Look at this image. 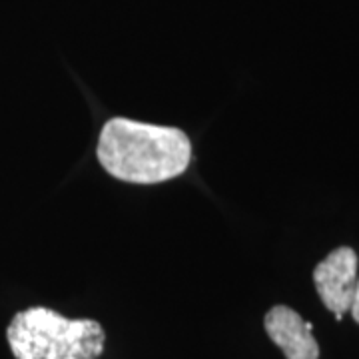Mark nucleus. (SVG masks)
Listing matches in <instances>:
<instances>
[{"instance_id": "f257e3e1", "label": "nucleus", "mask_w": 359, "mask_h": 359, "mask_svg": "<svg viewBox=\"0 0 359 359\" xmlns=\"http://www.w3.org/2000/svg\"><path fill=\"white\" fill-rule=\"evenodd\" d=\"M96 156L116 180L162 184L188 170L192 142L180 128L112 118L100 132Z\"/></svg>"}, {"instance_id": "f03ea898", "label": "nucleus", "mask_w": 359, "mask_h": 359, "mask_svg": "<svg viewBox=\"0 0 359 359\" xmlns=\"http://www.w3.org/2000/svg\"><path fill=\"white\" fill-rule=\"evenodd\" d=\"M6 337L16 359H98L106 341L98 321L68 320L48 308L18 311Z\"/></svg>"}, {"instance_id": "7ed1b4c3", "label": "nucleus", "mask_w": 359, "mask_h": 359, "mask_svg": "<svg viewBox=\"0 0 359 359\" xmlns=\"http://www.w3.org/2000/svg\"><path fill=\"white\" fill-rule=\"evenodd\" d=\"M355 282H358V254L347 245L334 250L313 269L316 290L323 306L334 311L337 321H341L344 313L351 308Z\"/></svg>"}, {"instance_id": "20e7f679", "label": "nucleus", "mask_w": 359, "mask_h": 359, "mask_svg": "<svg viewBox=\"0 0 359 359\" xmlns=\"http://www.w3.org/2000/svg\"><path fill=\"white\" fill-rule=\"evenodd\" d=\"M266 332L287 359H320V346L311 335L313 325L287 306H276L266 313Z\"/></svg>"}, {"instance_id": "39448f33", "label": "nucleus", "mask_w": 359, "mask_h": 359, "mask_svg": "<svg viewBox=\"0 0 359 359\" xmlns=\"http://www.w3.org/2000/svg\"><path fill=\"white\" fill-rule=\"evenodd\" d=\"M349 311H351V316H353L355 323H359V278H358V282H355V292H353V302H351V308H349Z\"/></svg>"}]
</instances>
